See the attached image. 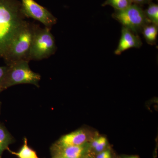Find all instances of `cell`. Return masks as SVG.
Masks as SVG:
<instances>
[{
    "label": "cell",
    "mask_w": 158,
    "mask_h": 158,
    "mask_svg": "<svg viewBox=\"0 0 158 158\" xmlns=\"http://www.w3.org/2000/svg\"><path fill=\"white\" fill-rule=\"evenodd\" d=\"M19 0H0V57H5L25 22Z\"/></svg>",
    "instance_id": "6da1fadb"
},
{
    "label": "cell",
    "mask_w": 158,
    "mask_h": 158,
    "mask_svg": "<svg viewBox=\"0 0 158 158\" xmlns=\"http://www.w3.org/2000/svg\"><path fill=\"white\" fill-rule=\"evenodd\" d=\"M36 25L25 21L11 42L4 57L6 65L19 60H29L31 42Z\"/></svg>",
    "instance_id": "7a4b0ae2"
},
{
    "label": "cell",
    "mask_w": 158,
    "mask_h": 158,
    "mask_svg": "<svg viewBox=\"0 0 158 158\" xmlns=\"http://www.w3.org/2000/svg\"><path fill=\"white\" fill-rule=\"evenodd\" d=\"M57 50L55 37L51 29L35 26L32 38L29 61H40L49 58Z\"/></svg>",
    "instance_id": "3957f363"
},
{
    "label": "cell",
    "mask_w": 158,
    "mask_h": 158,
    "mask_svg": "<svg viewBox=\"0 0 158 158\" xmlns=\"http://www.w3.org/2000/svg\"><path fill=\"white\" fill-rule=\"evenodd\" d=\"M29 62L19 60L7 65L8 70L3 84V90L21 84H31L39 87L41 76L31 70Z\"/></svg>",
    "instance_id": "277c9868"
},
{
    "label": "cell",
    "mask_w": 158,
    "mask_h": 158,
    "mask_svg": "<svg viewBox=\"0 0 158 158\" xmlns=\"http://www.w3.org/2000/svg\"><path fill=\"white\" fill-rule=\"evenodd\" d=\"M112 17L133 33L138 34L141 32L144 26L150 23L141 6L132 4L124 10L116 11Z\"/></svg>",
    "instance_id": "5b68a950"
},
{
    "label": "cell",
    "mask_w": 158,
    "mask_h": 158,
    "mask_svg": "<svg viewBox=\"0 0 158 158\" xmlns=\"http://www.w3.org/2000/svg\"><path fill=\"white\" fill-rule=\"evenodd\" d=\"M21 3L22 12L25 17L33 19L50 29L56 24V18L34 0H21Z\"/></svg>",
    "instance_id": "8992f818"
},
{
    "label": "cell",
    "mask_w": 158,
    "mask_h": 158,
    "mask_svg": "<svg viewBox=\"0 0 158 158\" xmlns=\"http://www.w3.org/2000/svg\"><path fill=\"white\" fill-rule=\"evenodd\" d=\"M142 45L141 38L138 34L122 27L121 35L117 48L114 52L116 55H120L125 51L132 48H139Z\"/></svg>",
    "instance_id": "52a82bcc"
},
{
    "label": "cell",
    "mask_w": 158,
    "mask_h": 158,
    "mask_svg": "<svg viewBox=\"0 0 158 158\" xmlns=\"http://www.w3.org/2000/svg\"><path fill=\"white\" fill-rule=\"evenodd\" d=\"M52 157L61 158H81L86 154V144L81 146L59 147L53 144L50 148Z\"/></svg>",
    "instance_id": "ba28073f"
},
{
    "label": "cell",
    "mask_w": 158,
    "mask_h": 158,
    "mask_svg": "<svg viewBox=\"0 0 158 158\" xmlns=\"http://www.w3.org/2000/svg\"><path fill=\"white\" fill-rule=\"evenodd\" d=\"M88 138L85 130L79 129L62 136L53 144L59 147L81 146L86 144Z\"/></svg>",
    "instance_id": "9c48e42d"
},
{
    "label": "cell",
    "mask_w": 158,
    "mask_h": 158,
    "mask_svg": "<svg viewBox=\"0 0 158 158\" xmlns=\"http://www.w3.org/2000/svg\"><path fill=\"white\" fill-rule=\"evenodd\" d=\"M14 142V138L4 124L0 123V158H2L4 151L7 150L9 145Z\"/></svg>",
    "instance_id": "30bf717a"
},
{
    "label": "cell",
    "mask_w": 158,
    "mask_h": 158,
    "mask_svg": "<svg viewBox=\"0 0 158 158\" xmlns=\"http://www.w3.org/2000/svg\"><path fill=\"white\" fill-rule=\"evenodd\" d=\"M144 39L148 44H156L158 34V26L149 23L144 26L141 31Z\"/></svg>",
    "instance_id": "8fae6325"
},
{
    "label": "cell",
    "mask_w": 158,
    "mask_h": 158,
    "mask_svg": "<svg viewBox=\"0 0 158 158\" xmlns=\"http://www.w3.org/2000/svg\"><path fill=\"white\" fill-rule=\"evenodd\" d=\"M7 150L10 153L16 156L18 158H40L36 152L28 145L27 139L26 137L24 138L23 146L17 152L12 151L9 148Z\"/></svg>",
    "instance_id": "7c38bea8"
},
{
    "label": "cell",
    "mask_w": 158,
    "mask_h": 158,
    "mask_svg": "<svg viewBox=\"0 0 158 158\" xmlns=\"http://www.w3.org/2000/svg\"><path fill=\"white\" fill-rule=\"evenodd\" d=\"M146 17L150 23L158 26V6L151 3L148 4L147 9L144 10Z\"/></svg>",
    "instance_id": "4fadbf2b"
},
{
    "label": "cell",
    "mask_w": 158,
    "mask_h": 158,
    "mask_svg": "<svg viewBox=\"0 0 158 158\" xmlns=\"http://www.w3.org/2000/svg\"><path fill=\"white\" fill-rule=\"evenodd\" d=\"M132 4L131 0H106L102 6H110L116 11L124 10Z\"/></svg>",
    "instance_id": "5bb4252c"
},
{
    "label": "cell",
    "mask_w": 158,
    "mask_h": 158,
    "mask_svg": "<svg viewBox=\"0 0 158 158\" xmlns=\"http://www.w3.org/2000/svg\"><path fill=\"white\" fill-rule=\"evenodd\" d=\"M107 145V140L103 136L97 137L94 139L91 143L92 149L98 153L106 149Z\"/></svg>",
    "instance_id": "9a60e30c"
},
{
    "label": "cell",
    "mask_w": 158,
    "mask_h": 158,
    "mask_svg": "<svg viewBox=\"0 0 158 158\" xmlns=\"http://www.w3.org/2000/svg\"><path fill=\"white\" fill-rule=\"evenodd\" d=\"M8 70V66H0V88H2L3 91V84L6 78V73Z\"/></svg>",
    "instance_id": "2e32d148"
},
{
    "label": "cell",
    "mask_w": 158,
    "mask_h": 158,
    "mask_svg": "<svg viewBox=\"0 0 158 158\" xmlns=\"http://www.w3.org/2000/svg\"><path fill=\"white\" fill-rule=\"evenodd\" d=\"M96 158H112L111 152L107 149H105L101 152L98 153Z\"/></svg>",
    "instance_id": "e0dca14e"
},
{
    "label": "cell",
    "mask_w": 158,
    "mask_h": 158,
    "mask_svg": "<svg viewBox=\"0 0 158 158\" xmlns=\"http://www.w3.org/2000/svg\"><path fill=\"white\" fill-rule=\"evenodd\" d=\"M132 3L138 6H142L145 5H148L152 2V0H131Z\"/></svg>",
    "instance_id": "ac0fdd59"
},
{
    "label": "cell",
    "mask_w": 158,
    "mask_h": 158,
    "mask_svg": "<svg viewBox=\"0 0 158 158\" xmlns=\"http://www.w3.org/2000/svg\"><path fill=\"white\" fill-rule=\"evenodd\" d=\"M81 158H92L91 156L89 155H85V156H83Z\"/></svg>",
    "instance_id": "d6986e66"
},
{
    "label": "cell",
    "mask_w": 158,
    "mask_h": 158,
    "mask_svg": "<svg viewBox=\"0 0 158 158\" xmlns=\"http://www.w3.org/2000/svg\"><path fill=\"white\" fill-rule=\"evenodd\" d=\"M127 158H138V157L131 156V157H128Z\"/></svg>",
    "instance_id": "ffe728a7"
},
{
    "label": "cell",
    "mask_w": 158,
    "mask_h": 158,
    "mask_svg": "<svg viewBox=\"0 0 158 158\" xmlns=\"http://www.w3.org/2000/svg\"><path fill=\"white\" fill-rule=\"evenodd\" d=\"M52 158H61L58 157H52Z\"/></svg>",
    "instance_id": "44dd1931"
},
{
    "label": "cell",
    "mask_w": 158,
    "mask_h": 158,
    "mask_svg": "<svg viewBox=\"0 0 158 158\" xmlns=\"http://www.w3.org/2000/svg\"><path fill=\"white\" fill-rule=\"evenodd\" d=\"M2 91H3V90H2V88H0V92H2Z\"/></svg>",
    "instance_id": "7402d4cb"
},
{
    "label": "cell",
    "mask_w": 158,
    "mask_h": 158,
    "mask_svg": "<svg viewBox=\"0 0 158 158\" xmlns=\"http://www.w3.org/2000/svg\"><path fill=\"white\" fill-rule=\"evenodd\" d=\"M1 102H0V112H1Z\"/></svg>",
    "instance_id": "603a6c76"
},
{
    "label": "cell",
    "mask_w": 158,
    "mask_h": 158,
    "mask_svg": "<svg viewBox=\"0 0 158 158\" xmlns=\"http://www.w3.org/2000/svg\"></svg>",
    "instance_id": "cb8c5ba5"
}]
</instances>
